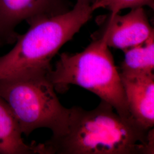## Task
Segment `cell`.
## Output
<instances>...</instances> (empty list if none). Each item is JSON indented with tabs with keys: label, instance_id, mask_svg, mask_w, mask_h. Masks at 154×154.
Returning a JSON list of instances; mask_svg holds the SVG:
<instances>
[{
	"label": "cell",
	"instance_id": "obj_1",
	"mask_svg": "<svg viewBox=\"0 0 154 154\" xmlns=\"http://www.w3.org/2000/svg\"><path fill=\"white\" fill-rule=\"evenodd\" d=\"M69 109L66 132L42 143L44 154H154V128L122 117L104 100L93 110Z\"/></svg>",
	"mask_w": 154,
	"mask_h": 154
},
{
	"label": "cell",
	"instance_id": "obj_2",
	"mask_svg": "<svg viewBox=\"0 0 154 154\" xmlns=\"http://www.w3.org/2000/svg\"><path fill=\"white\" fill-rule=\"evenodd\" d=\"M93 11L91 5L77 2L65 13L29 23L27 32L19 34L14 47L0 57V79L49 72L54 57L91 18Z\"/></svg>",
	"mask_w": 154,
	"mask_h": 154
},
{
	"label": "cell",
	"instance_id": "obj_3",
	"mask_svg": "<svg viewBox=\"0 0 154 154\" xmlns=\"http://www.w3.org/2000/svg\"><path fill=\"white\" fill-rule=\"evenodd\" d=\"M48 77L55 91L63 93L71 85L79 86L111 105L122 117L133 119L119 72L103 37H93L80 53H62Z\"/></svg>",
	"mask_w": 154,
	"mask_h": 154
},
{
	"label": "cell",
	"instance_id": "obj_4",
	"mask_svg": "<svg viewBox=\"0 0 154 154\" xmlns=\"http://www.w3.org/2000/svg\"><path fill=\"white\" fill-rule=\"evenodd\" d=\"M49 72L0 79V97L9 105L22 134L26 136L41 128L50 129L53 138L67 131L70 109L59 100Z\"/></svg>",
	"mask_w": 154,
	"mask_h": 154
},
{
	"label": "cell",
	"instance_id": "obj_5",
	"mask_svg": "<svg viewBox=\"0 0 154 154\" xmlns=\"http://www.w3.org/2000/svg\"><path fill=\"white\" fill-rule=\"evenodd\" d=\"M66 0H0V37L3 42H15L16 29L23 21L28 23L40 18L69 11Z\"/></svg>",
	"mask_w": 154,
	"mask_h": 154
},
{
	"label": "cell",
	"instance_id": "obj_6",
	"mask_svg": "<svg viewBox=\"0 0 154 154\" xmlns=\"http://www.w3.org/2000/svg\"><path fill=\"white\" fill-rule=\"evenodd\" d=\"M152 34L154 28L140 7L125 15L110 16L103 32L93 37H103L109 48L124 50L142 44Z\"/></svg>",
	"mask_w": 154,
	"mask_h": 154
},
{
	"label": "cell",
	"instance_id": "obj_7",
	"mask_svg": "<svg viewBox=\"0 0 154 154\" xmlns=\"http://www.w3.org/2000/svg\"><path fill=\"white\" fill-rule=\"evenodd\" d=\"M127 103L134 120L147 129L154 126V73L119 72Z\"/></svg>",
	"mask_w": 154,
	"mask_h": 154
},
{
	"label": "cell",
	"instance_id": "obj_8",
	"mask_svg": "<svg viewBox=\"0 0 154 154\" xmlns=\"http://www.w3.org/2000/svg\"><path fill=\"white\" fill-rule=\"evenodd\" d=\"M9 105L0 97V154H41L40 143L26 144Z\"/></svg>",
	"mask_w": 154,
	"mask_h": 154
},
{
	"label": "cell",
	"instance_id": "obj_9",
	"mask_svg": "<svg viewBox=\"0 0 154 154\" xmlns=\"http://www.w3.org/2000/svg\"><path fill=\"white\" fill-rule=\"evenodd\" d=\"M125 57L121 72L127 73H154V34L142 44L123 50Z\"/></svg>",
	"mask_w": 154,
	"mask_h": 154
},
{
	"label": "cell",
	"instance_id": "obj_10",
	"mask_svg": "<svg viewBox=\"0 0 154 154\" xmlns=\"http://www.w3.org/2000/svg\"><path fill=\"white\" fill-rule=\"evenodd\" d=\"M94 11L100 8L108 9L113 16L125 9L148 6L154 9V0H95L91 5Z\"/></svg>",
	"mask_w": 154,
	"mask_h": 154
},
{
	"label": "cell",
	"instance_id": "obj_11",
	"mask_svg": "<svg viewBox=\"0 0 154 154\" xmlns=\"http://www.w3.org/2000/svg\"><path fill=\"white\" fill-rule=\"evenodd\" d=\"M95 0H77V2H81L83 4H89L91 5Z\"/></svg>",
	"mask_w": 154,
	"mask_h": 154
},
{
	"label": "cell",
	"instance_id": "obj_12",
	"mask_svg": "<svg viewBox=\"0 0 154 154\" xmlns=\"http://www.w3.org/2000/svg\"><path fill=\"white\" fill-rule=\"evenodd\" d=\"M3 43V41H2V39L1 38V37H0V46H1V45H2V44Z\"/></svg>",
	"mask_w": 154,
	"mask_h": 154
}]
</instances>
